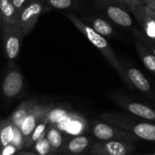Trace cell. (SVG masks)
<instances>
[{"mask_svg": "<svg viewBox=\"0 0 155 155\" xmlns=\"http://www.w3.org/2000/svg\"><path fill=\"white\" fill-rule=\"evenodd\" d=\"M65 15L69 18V20L75 25V27L102 53L104 58L109 62V64L117 71L119 75L121 76L122 80L132 88V84L127 77L126 72L119 59L117 58L116 54H114L113 48L110 46L109 43L105 39L104 36L101 35L97 32H95L92 27L86 25L78 15L74 13H65Z\"/></svg>", "mask_w": 155, "mask_h": 155, "instance_id": "6da1fadb", "label": "cell"}, {"mask_svg": "<svg viewBox=\"0 0 155 155\" xmlns=\"http://www.w3.org/2000/svg\"><path fill=\"white\" fill-rule=\"evenodd\" d=\"M101 118L105 123L122 128L133 134L137 138L150 142H155V124L137 121L136 119H134L130 116L119 114L104 113L101 114Z\"/></svg>", "mask_w": 155, "mask_h": 155, "instance_id": "7a4b0ae2", "label": "cell"}, {"mask_svg": "<svg viewBox=\"0 0 155 155\" xmlns=\"http://www.w3.org/2000/svg\"><path fill=\"white\" fill-rule=\"evenodd\" d=\"M25 78L20 69L13 63H10L1 83L3 96L8 100L18 98L25 90Z\"/></svg>", "mask_w": 155, "mask_h": 155, "instance_id": "3957f363", "label": "cell"}, {"mask_svg": "<svg viewBox=\"0 0 155 155\" xmlns=\"http://www.w3.org/2000/svg\"><path fill=\"white\" fill-rule=\"evenodd\" d=\"M90 131L92 135L101 142L121 141L131 143L136 142L139 139L133 134L107 123L95 122L92 124Z\"/></svg>", "mask_w": 155, "mask_h": 155, "instance_id": "277c9868", "label": "cell"}, {"mask_svg": "<svg viewBox=\"0 0 155 155\" xmlns=\"http://www.w3.org/2000/svg\"><path fill=\"white\" fill-rule=\"evenodd\" d=\"M2 37L5 57L9 61L15 60L20 53L22 40L24 37L19 25L17 24L15 25H11L4 23Z\"/></svg>", "mask_w": 155, "mask_h": 155, "instance_id": "5b68a950", "label": "cell"}, {"mask_svg": "<svg viewBox=\"0 0 155 155\" xmlns=\"http://www.w3.org/2000/svg\"><path fill=\"white\" fill-rule=\"evenodd\" d=\"M45 10L43 0H32L18 14V25L23 35L26 36L35 27L40 15Z\"/></svg>", "mask_w": 155, "mask_h": 155, "instance_id": "8992f818", "label": "cell"}, {"mask_svg": "<svg viewBox=\"0 0 155 155\" xmlns=\"http://www.w3.org/2000/svg\"><path fill=\"white\" fill-rule=\"evenodd\" d=\"M130 142L106 141L95 142L92 144L89 153L91 155H128L134 151Z\"/></svg>", "mask_w": 155, "mask_h": 155, "instance_id": "52a82bcc", "label": "cell"}, {"mask_svg": "<svg viewBox=\"0 0 155 155\" xmlns=\"http://www.w3.org/2000/svg\"><path fill=\"white\" fill-rule=\"evenodd\" d=\"M52 108H53L52 105L37 104L31 110V112L23 121L22 125L20 127V131L24 137L25 145L28 142L35 126L42 121L46 120V115Z\"/></svg>", "mask_w": 155, "mask_h": 155, "instance_id": "ba28073f", "label": "cell"}, {"mask_svg": "<svg viewBox=\"0 0 155 155\" xmlns=\"http://www.w3.org/2000/svg\"><path fill=\"white\" fill-rule=\"evenodd\" d=\"M54 126L66 136L71 137L83 134L86 129V122L81 115L72 112L66 119Z\"/></svg>", "mask_w": 155, "mask_h": 155, "instance_id": "9c48e42d", "label": "cell"}, {"mask_svg": "<svg viewBox=\"0 0 155 155\" xmlns=\"http://www.w3.org/2000/svg\"><path fill=\"white\" fill-rule=\"evenodd\" d=\"M92 139L81 134L77 136H66L62 151L69 155H81L91 148Z\"/></svg>", "mask_w": 155, "mask_h": 155, "instance_id": "30bf717a", "label": "cell"}, {"mask_svg": "<svg viewBox=\"0 0 155 155\" xmlns=\"http://www.w3.org/2000/svg\"><path fill=\"white\" fill-rule=\"evenodd\" d=\"M114 101L125 110H128L130 113L135 114L136 116L143 118L148 121H155V111L151 107L139 104L136 102H132L124 97L114 98Z\"/></svg>", "mask_w": 155, "mask_h": 155, "instance_id": "8fae6325", "label": "cell"}, {"mask_svg": "<svg viewBox=\"0 0 155 155\" xmlns=\"http://www.w3.org/2000/svg\"><path fill=\"white\" fill-rule=\"evenodd\" d=\"M38 104V100L36 98H30L24 101L8 117V121L16 128L20 129L23 121L31 112V110Z\"/></svg>", "mask_w": 155, "mask_h": 155, "instance_id": "7c38bea8", "label": "cell"}, {"mask_svg": "<svg viewBox=\"0 0 155 155\" xmlns=\"http://www.w3.org/2000/svg\"><path fill=\"white\" fill-rule=\"evenodd\" d=\"M106 15L117 25L124 27H131L133 25V19L128 12L120 6L114 5H104Z\"/></svg>", "mask_w": 155, "mask_h": 155, "instance_id": "4fadbf2b", "label": "cell"}, {"mask_svg": "<svg viewBox=\"0 0 155 155\" xmlns=\"http://www.w3.org/2000/svg\"><path fill=\"white\" fill-rule=\"evenodd\" d=\"M86 25L92 27L95 32L100 34L103 36H111L114 35L113 26L105 20L98 16L86 15L83 17H80Z\"/></svg>", "mask_w": 155, "mask_h": 155, "instance_id": "5bb4252c", "label": "cell"}, {"mask_svg": "<svg viewBox=\"0 0 155 155\" xmlns=\"http://www.w3.org/2000/svg\"><path fill=\"white\" fill-rule=\"evenodd\" d=\"M125 72L131 84L134 85L137 89L143 93H148L151 91V84L149 81L140 70L135 67H129L125 69Z\"/></svg>", "mask_w": 155, "mask_h": 155, "instance_id": "9a60e30c", "label": "cell"}, {"mask_svg": "<svg viewBox=\"0 0 155 155\" xmlns=\"http://www.w3.org/2000/svg\"><path fill=\"white\" fill-rule=\"evenodd\" d=\"M45 138L50 143L54 153H56L63 149L66 135L54 125L48 124L46 129Z\"/></svg>", "mask_w": 155, "mask_h": 155, "instance_id": "2e32d148", "label": "cell"}, {"mask_svg": "<svg viewBox=\"0 0 155 155\" xmlns=\"http://www.w3.org/2000/svg\"><path fill=\"white\" fill-rule=\"evenodd\" d=\"M45 3V8L47 7V10L57 9L62 11H69L72 13L74 11L79 10L81 8L80 0H43Z\"/></svg>", "mask_w": 155, "mask_h": 155, "instance_id": "e0dca14e", "label": "cell"}, {"mask_svg": "<svg viewBox=\"0 0 155 155\" xmlns=\"http://www.w3.org/2000/svg\"><path fill=\"white\" fill-rule=\"evenodd\" d=\"M0 12L4 23L11 25L18 24V15L12 0H0Z\"/></svg>", "mask_w": 155, "mask_h": 155, "instance_id": "ac0fdd59", "label": "cell"}, {"mask_svg": "<svg viewBox=\"0 0 155 155\" xmlns=\"http://www.w3.org/2000/svg\"><path fill=\"white\" fill-rule=\"evenodd\" d=\"M135 46L143 64L155 76V55L143 42L137 39L135 40Z\"/></svg>", "mask_w": 155, "mask_h": 155, "instance_id": "d6986e66", "label": "cell"}, {"mask_svg": "<svg viewBox=\"0 0 155 155\" xmlns=\"http://www.w3.org/2000/svg\"><path fill=\"white\" fill-rule=\"evenodd\" d=\"M14 137V125L8 121L0 122V150L11 144Z\"/></svg>", "mask_w": 155, "mask_h": 155, "instance_id": "ffe728a7", "label": "cell"}, {"mask_svg": "<svg viewBox=\"0 0 155 155\" xmlns=\"http://www.w3.org/2000/svg\"><path fill=\"white\" fill-rule=\"evenodd\" d=\"M47 126H48V123L46 120L45 121H42L41 123H39L35 128L34 129L28 142L26 143V144L25 145V149H27V148H31L35 143H36L37 141H39L40 139L45 137V134H46V129H47Z\"/></svg>", "mask_w": 155, "mask_h": 155, "instance_id": "44dd1931", "label": "cell"}, {"mask_svg": "<svg viewBox=\"0 0 155 155\" xmlns=\"http://www.w3.org/2000/svg\"><path fill=\"white\" fill-rule=\"evenodd\" d=\"M141 24L143 25L147 36L155 41V21L152 15V9H150L148 6L145 8V15L142 19Z\"/></svg>", "mask_w": 155, "mask_h": 155, "instance_id": "7402d4cb", "label": "cell"}, {"mask_svg": "<svg viewBox=\"0 0 155 155\" xmlns=\"http://www.w3.org/2000/svg\"><path fill=\"white\" fill-rule=\"evenodd\" d=\"M71 113L72 112L64 108H52L46 115V121L48 124L56 125L66 119Z\"/></svg>", "mask_w": 155, "mask_h": 155, "instance_id": "603a6c76", "label": "cell"}, {"mask_svg": "<svg viewBox=\"0 0 155 155\" xmlns=\"http://www.w3.org/2000/svg\"><path fill=\"white\" fill-rule=\"evenodd\" d=\"M33 149V153H36L37 155H53L54 154L53 152V149L50 145V143H48L47 139L45 137L40 139L39 141H37L36 143H34V145L32 146Z\"/></svg>", "mask_w": 155, "mask_h": 155, "instance_id": "cb8c5ba5", "label": "cell"}, {"mask_svg": "<svg viewBox=\"0 0 155 155\" xmlns=\"http://www.w3.org/2000/svg\"><path fill=\"white\" fill-rule=\"evenodd\" d=\"M11 144L15 145L18 149V151L25 149V141H24V137L21 134V131H20V129H18L15 126H14V137H13V141H12Z\"/></svg>", "mask_w": 155, "mask_h": 155, "instance_id": "d4e9b609", "label": "cell"}, {"mask_svg": "<svg viewBox=\"0 0 155 155\" xmlns=\"http://www.w3.org/2000/svg\"><path fill=\"white\" fill-rule=\"evenodd\" d=\"M18 152V149L15 145L8 144L0 150V155H16Z\"/></svg>", "mask_w": 155, "mask_h": 155, "instance_id": "484cf974", "label": "cell"}, {"mask_svg": "<svg viewBox=\"0 0 155 155\" xmlns=\"http://www.w3.org/2000/svg\"><path fill=\"white\" fill-rule=\"evenodd\" d=\"M31 1H32V0H12L13 5H14V6H15V11H16V13H17V15H18V14L21 12V10H22L25 6H26Z\"/></svg>", "mask_w": 155, "mask_h": 155, "instance_id": "4316f807", "label": "cell"}, {"mask_svg": "<svg viewBox=\"0 0 155 155\" xmlns=\"http://www.w3.org/2000/svg\"><path fill=\"white\" fill-rule=\"evenodd\" d=\"M122 2H124V3H125L127 5H128V7L130 8V10L131 11H134L139 5H142V3L140 2V1H138V0H121Z\"/></svg>", "mask_w": 155, "mask_h": 155, "instance_id": "83f0119b", "label": "cell"}, {"mask_svg": "<svg viewBox=\"0 0 155 155\" xmlns=\"http://www.w3.org/2000/svg\"><path fill=\"white\" fill-rule=\"evenodd\" d=\"M146 6H148L150 9H152L153 12H155V3L153 1H149L146 3Z\"/></svg>", "mask_w": 155, "mask_h": 155, "instance_id": "f1b7e54d", "label": "cell"}, {"mask_svg": "<svg viewBox=\"0 0 155 155\" xmlns=\"http://www.w3.org/2000/svg\"><path fill=\"white\" fill-rule=\"evenodd\" d=\"M16 155H37L35 153H32V152H26V151H21L19 152Z\"/></svg>", "mask_w": 155, "mask_h": 155, "instance_id": "f546056e", "label": "cell"}, {"mask_svg": "<svg viewBox=\"0 0 155 155\" xmlns=\"http://www.w3.org/2000/svg\"><path fill=\"white\" fill-rule=\"evenodd\" d=\"M3 25H4V21H3L1 12H0V35H2V33H3Z\"/></svg>", "mask_w": 155, "mask_h": 155, "instance_id": "4dcf8cb0", "label": "cell"}, {"mask_svg": "<svg viewBox=\"0 0 155 155\" xmlns=\"http://www.w3.org/2000/svg\"><path fill=\"white\" fill-rule=\"evenodd\" d=\"M149 49L151 50V52L155 55V45H149Z\"/></svg>", "mask_w": 155, "mask_h": 155, "instance_id": "1f68e13d", "label": "cell"}, {"mask_svg": "<svg viewBox=\"0 0 155 155\" xmlns=\"http://www.w3.org/2000/svg\"><path fill=\"white\" fill-rule=\"evenodd\" d=\"M152 15H153V19H154L155 21V12H153V10H152Z\"/></svg>", "mask_w": 155, "mask_h": 155, "instance_id": "d6a6232c", "label": "cell"}, {"mask_svg": "<svg viewBox=\"0 0 155 155\" xmlns=\"http://www.w3.org/2000/svg\"><path fill=\"white\" fill-rule=\"evenodd\" d=\"M138 1H140V2H142V1H144V2H149V1H152V0H138Z\"/></svg>", "mask_w": 155, "mask_h": 155, "instance_id": "836d02e7", "label": "cell"}, {"mask_svg": "<svg viewBox=\"0 0 155 155\" xmlns=\"http://www.w3.org/2000/svg\"><path fill=\"white\" fill-rule=\"evenodd\" d=\"M152 1H153V2H154V3H155V0H152Z\"/></svg>", "mask_w": 155, "mask_h": 155, "instance_id": "e575fe53", "label": "cell"}, {"mask_svg": "<svg viewBox=\"0 0 155 155\" xmlns=\"http://www.w3.org/2000/svg\"><path fill=\"white\" fill-rule=\"evenodd\" d=\"M152 155H155V153H153V154H152Z\"/></svg>", "mask_w": 155, "mask_h": 155, "instance_id": "d590c367", "label": "cell"}, {"mask_svg": "<svg viewBox=\"0 0 155 155\" xmlns=\"http://www.w3.org/2000/svg\"><path fill=\"white\" fill-rule=\"evenodd\" d=\"M120 1H121V0H120Z\"/></svg>", "mask_w": 155, "mask_h": 155, "instance_id": "8d00e7d4", "label": "cell"}]
</instances>
